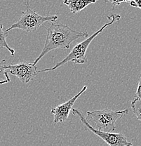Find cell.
<instances>
[{
    "mask_svg": "<svg viewBox=\"0 0 141 146\" xmlns=\"http://www.w3.org/2000/svg\"><path fill=\"white\" fill-rule=\"evenodd\" d=\"M136 98H138L139 99L141 100V73L140 77H139L138 83V88L136 92Z\"/></svg>",
    "mask_w": 141,
    "mask_h": 146,
    "instance_id": "cell-12",
    "label": "cell"
},
{
    "mask_svg": "<svg viewBox=\"0 0 141 146\" xmlns=\"http://www.w3.org/2000/svg\"><path fill=\"white\" fill-rule=\"evenodd\" d=\"M131 109L138 121H141V100L136 98L131 101Z\"/></svg>",
    "mask_w": 141,
    "mask_h": 146,
    "instance_id": "cell-11",
    "label": "cell"
},
{
    "mask_svg": "<svg viewBox=\"0 0 141 146\" xmlns=\"http://www.w3.org/2000/svg\"><path fill=\"white\" fill-rule=\"evenodd\" d=\"M86 89H87V86H84L81 90L71 99L51 109V113L54 115V124H58L60 122L64 123L68 119L75 103L79 98L80 96H81V94L86 91Z\"/></svg>",
    "mask_w": 141,
    "mask_h": 146,
    "instance_id": "cell-7",
    "label": "cell"
},
{
    "mask_svg": "<svg viewBox=\"0 0 141 146\" xmlns=\"http://www.w3.org/2000/svg\"><path fill=\"white\" fill-rule=\"evenodd\" d=\"M7 70L12 75L16 76L20 81L28 84L38 74L37 68L32 63L24 61L16 65H7Z\"/></svg>",
    "mask_w": 141,
    "mask_h": 146,
    "instance_id": "cell-6",
    "label": "cell"
},
{
    "mask_svg": "<svg viewBox=\"0 0 141 146\" xmlns=\"http://www.w3.org/2000/svg\"><path fill=\"white\" fill-rule=\"evenodd\" d=\"M72 114L78 117L81 120V123L89 129V131L101 138L104 142H105L109 146H133V144L128 141L127 138L124 133H115L113 132H105L94 129L86 121L82 114L79 110L77 109H72Z\"/></svg>",
    "mask_w": 141,
    "mask_h": 146,
    "instance_id": "cell-5",
    "label": "cell"
},
{
    "mask_svg": "<svg viewBox=\"0 0 141 146\" xmlns=\"http://www.w3.org/2000/svg\"><path fill=\"white\" fill-rule=\"evenodd\" d=\"M98 0H64L63 4L68 6L71 13H76L89 6L90 4H95Z\"/></svg>",
    "mask_w": 141,
    "mask_h": 146,
    "instance_id": "cell-8",
    "label": "cell"
},
{
    "mask_svg": "<svg viewBox=\"0 0 141 146\" xmlns=\"http://www.w3.org/2000/svg\"><path fill=\"white\" fill-rule=\"evenodd\" d=\"M46 42L41 54L33 62L36 65L46 54L55 49H69L70 44L78 39L87 37L88 32H79L72 30L65 24H55L51 23L46 29Z\"/></svg>",
    "mask_w": 141,
    "mask_h": 146,
    "instance_id": "cell-1",
    "label": "cell"
},
{
    "mask_svg": "<svg viewBox=\"0 0 141 146\" xmlns=\"http://www.w3.org/2000/svg\"><path fill=\"white\" fill-rule=\"evenodd\" d=\"M128 113V110L114 111L108 108L86 112V121L92 127L105 132H113L116 129L115 122Z\"/></svg>",
    "mask_w": 141,
    "mask_h": 146,
    "instance_id": "cell-3",
    "label": "cell"
},
{
    "mask_svg": "<svg viewBox=\"0 0 141 146\" xmlns=\"http://www.w3.org/2000/svg\"><path fill=\"white\" fill-rule=\"evenodd\" d=\"M58 16H41L37 13L35 11L30 9L29 4V0H27L25 9L23 12L21 17L19 21L13 23L9 28L6 30V33H8L13 29H19L27 33H32L37 30L45 23H54L58 20Z\"/></svg>",
    "mask_w": 141,
    "mask_h": 146,
    "instance_id": "cell-4",
    "label": "cell"
},
{
    "mask_svg": "<svg viewBox=\"0 0 141 146\" xmlns=\"http://www.w3.org/2000/svg\"><path fill=\"white\" fill-rule=\"evenodd\" d=\"M130 4L133 7H137L141 9V0H131Z\"/></svg>",
    "mask_w": 141,
    "mask_h": 146,
    "instance_id": "cell-14",
    "label": "cell"
},
{
    "mask_svg": "<svg viewBox=\"0 0 141 146\" xmlns=\"http://www.w3.org/2000/svg\"><path fill=\"white\" fill-rule=\"evenodd\" d=\"M7 33L3 30V25L0 24V48H6L11 54V56H14L15 50L13 48H10L7 42Z\"/></svg>",
    "mask_w": 141,
    "mask_h": 146,
    "instance_id": "cell-10",
    "label": "cell"
},
{
    "mask_svg": "<svg viewBox=\"0 0 141 146\" xmlns=\"http://www.w3.org/2000/svg\"><path fill=\"white\" fill-rule=\"evenodd\" d=\"M7 65H8L6 63V60L0 61V84H4L11 81L7 70Z\"/></svg>",
    "mask_w": 141,
    "mask_h": 146,
    "instance_id": "cell-9",
    "label": "cell"
},
{
    "mask_svg": "<svg viewBox=\"0 0 141 146\" xmlns=\"http://www.w3.org/2000/svg\"><path fill=\"white\" fill-rule=\"evenodd\" d=\"M108 19L110 20V22L105 23L102 27H101V29L98 30L97 32H95V33H93L91 36H89V38H87L85 40L82 41L80 43L77 44L73 48V49L70 52V54L63 59V60H61L60 62L58 63L55 66H54L53 68H47V69L42 70H38V73L43 72H50V71L54 70H56L58 68H60V66L63 65L64 64H66L68 62H73V63H77V64H84L86 63L87 62V58H86V51H87L88 47L89 46L90 44L91 43V42L93 41V39H95L97 36L99 34H101L103 31L108 26L112 25L115 22L119 21L120 19V16L119 15L117 14H112L110 16H108Z\"/></svg>",
    "mask_w": 141,
    "mask_h": 146,
    "instance_id": "cell-2",
    "label": "cell"
},
{
    "mask_svg": "<svg viewBox=\"0 0 141 146\" xmlns=\"http://www.w3.org/2000/svg\"><path fill=\"white\" fill-rule=\"evenodd\" d=\"M131 0H107V1H110L114 7L115 6H118L122 2H128V1H131Z\"/></svg>",
    "mask_w": 141,
    "mask_h": 146,
    "instance_id": "cell-13",
    "label": "cell"
}]
</instances>
